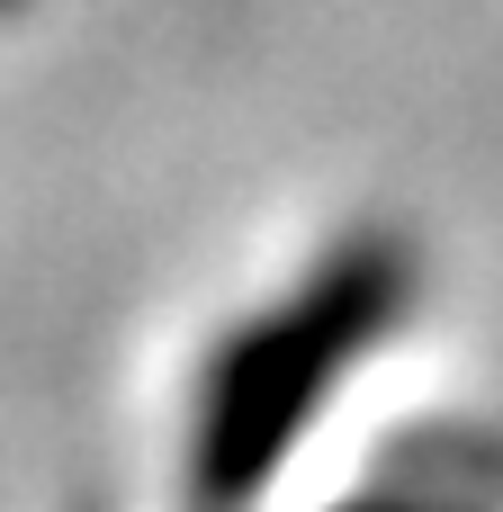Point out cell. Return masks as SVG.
Masks as SVG:
<instances>
[{
    "mask_svg": "<svg viewBox=\"0 0 503 512\" xmlns=\"http://www.w3.org/2000/svg\"><path fill=\"white\" fill-rule=\"evenodd\" d=\"M414 306V261L396 243H342L315 261L306 288H288L261 324H243L207 378L189 423V486L198 504H243L270 486V468L306 441L315 405L360 369V351Z\"/></svg>",
    "mask_w": 503,
    "mask_h": 512,
    "instance_id": "1",
    "label": "cell"
},
{
    "mask_svg": "<svg viewBox=\"0 0 503 512\" xmlns=\"http://www.w3.org/2000/svg\"><path fill=\"white\" fill-rule=\"evenodd\" d=\"M360 512H423V504H360Z\"/></svg>",
    "mask_w": 503,
    "mask_h": 512,
    "instance_id": "2",
    "label": "cell"
}]
</instances>
